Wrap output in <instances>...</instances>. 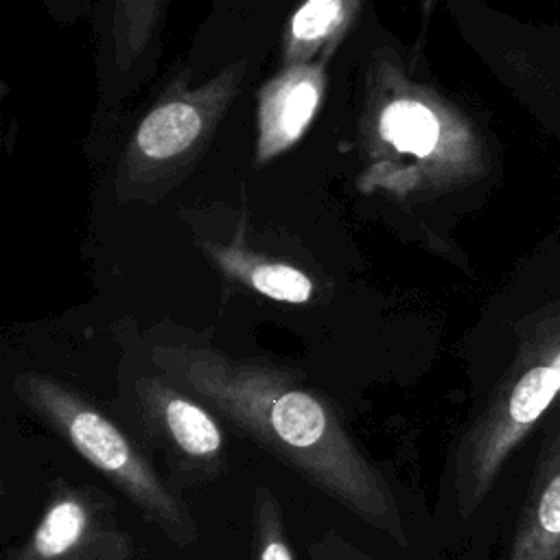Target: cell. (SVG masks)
Returning <instances> with one entry per match:
<instances>
[{"instance_id": "obj_7", "label": "cell", "mask_w": 560, "mask_h": 560, "mask_svg": "<svg viewBox=\"0 0 560 560\" xmlns=\"http://www.w3.org/2000/svg\"><path fill=\"white\" fill-rule=\"evenodd\" d=\"M540 438L508 560H560V400L542 418Z\"/></svg>"}, {"instance_id": "obj_5", "label": "cell", "mask_w": 560, "mask_h": 560, "mask_svg": "<svg viewBox=\"0 0 560 560\" xmlns=\"http://www.w3.org/2000/svg\"><path fill=\"white\" fill-rule=\"evenodd\" d=\"M245 68L247 61H236L195 90H184L182 83L171 85L138 125L120 168L122 182L164 179L190 162L234 98Z\"/></svg>"}, {"instance_id": "obj_14", "label": "cell", "mask_w": 560, "mask_h": 560, "mask_svg": "<svg viewBox=\"0 0 560 560\" xmlns=\"http://www.w3.org/2000/svg\"><path fill=\"white\" fill-rule=\"evenodd\" d=\"M247 284L276 302L304 304L313 295V282L295 267L282 262H256L243 269Z\"/></svg>"}, {"instance_id": "obj_2", "label": "cell", "mask_w": 560, "mask_h": 560, "mask_svg": "<svg viewBox=\"0 0 560 560\" xmlns=\"http://www.w3.org/2000/svg\"><path fill=\"white\" fill-rule=\"evenodd\" d=\"M523 280L527 302L514 319L512 357L453 455L451 490L462 516L481 505L508 457L560 400V232L542 238Z\"/></svg>"}, {"instance_id": "obj_11", "label": "cell", "mask_w": 560, "mask_h": 560, "mask_svg": "<svg viewBox=\"0 0 560 560\" xmlns=\"http://www.w3.org/2000/svg\"><path fill=\"white\" fill-rule=\"evenodd\" d=\"M164 0H114L112 37L120 70H129L147 50L162 15Z\"/></svg>"}, {"instance_id": "obj_6", "label": "cell", "mask_w": 560, "mask_h": 560, "mask_svg": "<svg viewBox=\"0 0 560 560\" xmlns=\"http://www.w3.org/2000/svg\"><path fill=\"white\" fill-rule=\"evenodd\" d=\"M114 501L96 486L55 481L33 532L2 560H133Z\"/></svg>"}, {"instance_id": "obj_4", "label": "cell", "mask_w": 560, "mask_h": 560, "mask_svg": "<svg viewBox=\"0 0 560 560\" xmlns=\"http://www.w3.org/2000/svg\"><path fill=\"white\" fill-rule=\"evenodd\" d=\"M125 400L144 440L184 481L206 483L223 475L228 435L201 398L153 368L129 378Z\"/></svg>"}, {"instance_id": "obj_16", "label": "cell", "mask_w": 560, "mask_h": 560, "mask_svg": "<svg viewBox=\"0 0 560 560\" xmlns=\"http://www.w3.org/2000/svg\"><path fill=\"white\" fill-rule=\"evenodd\" d=\"M149 560H153V558H149Z\"/></svg>"}, {"instance_id": "obj_3", "label": "cell", "mask_w": 560, "mask_h": 560, "mask_svg": "<svg viewBox=\"0 0 560 560\" xmlns=\"http://www.w3.org/2000/svg\"><path fill=\"white\" fill-rule=\"evenodd\" d=\"M13 392L173 545L188 547L199 540L197 521L179 492L158 472L147 451L92 398L39 372L20 374Z\"/></svg>"}, {"instance_id": "obj_1", "label": "cell", "mask_w": 560, "mask_h": 560, "mask_svg": "<svg viewBox=\"0 0 560 560\" xmlns=\"http://www.w3.org/2000/svg\"><path fill=\"white\" fill-rule=\"evenodd\" d=\"M149 363L219 418L396 547L409 542L402 508L339 411L293 372L236 359L197 339H158Z\"/></svg>"}, {"instance_id": "obj_12", "label": "cell", "mask_w": 560, "mask_h": 560, "mask_svg": "<svg viewBox=\"0 0 560 560\" xmlns=\"http://www.w3.org/2000/svg\"><path fill=\"white\" fill-rule=\"evenodd\" d=\"M252 551L254 560H295L282 505L269 486L254 488Z\"/></svg>"}, {"instance_id": "obj_9", "label": "cell", "mask_w": 560, "mask_h": 560, "mask_svg": "<svg viewBox=\"0 0 560 560\" xmlns=\"http://www.w3.org/2000/svg\"><path fill=\"white\" fill-rule=\"evenodd\" d=\"M455 127L424 101L416 96H402L389 101L378 116V136L392 144L398 153L413 155L418 160L444 155L459 164H477L475 158L446 153V142L455 140Z\"/></svg>"}, {"instance_id": "obj_13", "label": "cell", "mask_w": 560, "mask_h": 560, "mask_svg": "<svg viewBox=\"0 0 560 560\" xmlns=\"http://www.w3.org/2000/svg\"><path fill=\"white\" fill-rule=\"evenodd\" d=\"M542 61L534 66V109L560 138V28H542Z\"/></svg>"}, {"instance_id": "obj_10", "label": "cell", "mask_w": 560, "mask_h": 560, "mask_svg": "<svg viewBox=\"0 0 560 560\" xmlns=\"http://www.w3.org/2000/svg\"><path fill=\"white\" fill-rule=\"evenodd\" d=\"M357 7V0H304L293 13L287 33L284 55L291 63H302L315 48L341 31Z\"/></svg>"}, {"instance_id": "obj_8", "label": "cell", "mask_w": 560, "mask_h": 560, "mask_svg": "<svg viewBox=\"0 0 560 560\" xmlns=\"http://www.w3.org/2000/svg\"><path fill=\"white\" fill-rule=\"evenodd\" d=\"M322 63H291L262 92L258 107V162L289 149L308 127L322 98Z\"/></svg>"}, {"instance_id": "obj_15", "label": "cell", "mask_w": 560, "mask_h": 560, "mask_svg": "<svg viewBox=\"0 0 560 560\" xmlns=\"http://www.w3.org/2000/svg\"><path fill=\"white\" fill-rule=\"evenodd\" d=\"M308 560H374L337 529H326L308 547Z\"/></svg>"}]
</instances>
